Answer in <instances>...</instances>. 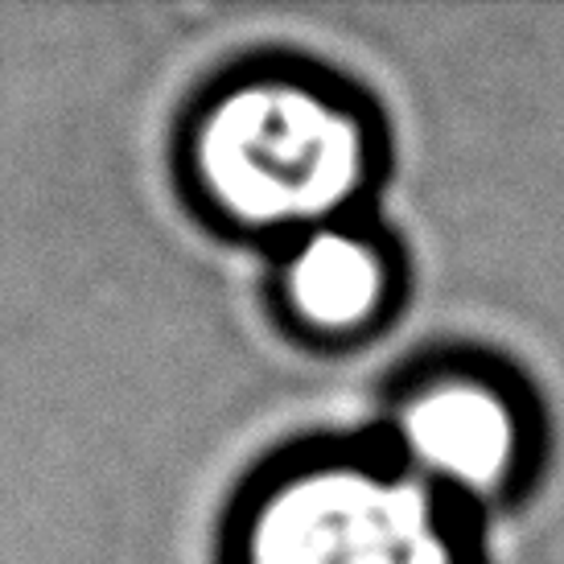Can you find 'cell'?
Masks as SVG:
<instances>
[{
    "label": "cell",
    "instance_id": "4",
    "mask_svg": "<svg viewBox=\"0 0 564 564\" xmlns=\"http://www.w3.org/2000/svg\"><path fill=\"white\" fill-rule=\"evenodd\" d=\"M281 305L310 338H367L400 305V256L388 236L359 219L305 231L284 251Z\"/></svg>",
    "mask_w": 564,
    "mask_h": 564
},
{
    "label": "cell",
    "instance_id": "3",
    "mask_svg": "<svg viewBox=\"0 0 564 564\" xmlns=\"http://www.w3.org/2000/svg\"><path fill=\"white\" fill-rule=\"evenodd\" d=\"M540 424L532 395L482 359H441L388 400L379 445L433 495L482 519L528 486Z\"/></svg>",
    "mask_w": 564,
    "mask_h": 564
},
{
    "label": "cell",
    "instance_id": "1",
    "mask_svg": "<svg viewBox=\"0 0 564 564\" xmlns=\"http://www.w3.org/2000/svg\"><path fill=\"white\" fill-rule=\"evenodd\" d=\"M186 165L227 227L297 239L359 219L383 173V137L355 95L293 70H260L198 108Z\"/></svg>",
    "mask_w": 564,
    "mask_h": 564
},
{
    "label": "cell",
    "instance_id": "2",
    "mask_svg": "<svg viewBox=\"0 0 564 564\" xmlns=\"http://www.w3.org/2000/svg\"><path fill=\"white\" fill-rule=\"evenodd\" d=\"M236 564H482V540L376 441L268 474L239 516Z\"/></svg>",
    "mask_w": 564,
    "mask_h": 564
}]
</instances>
